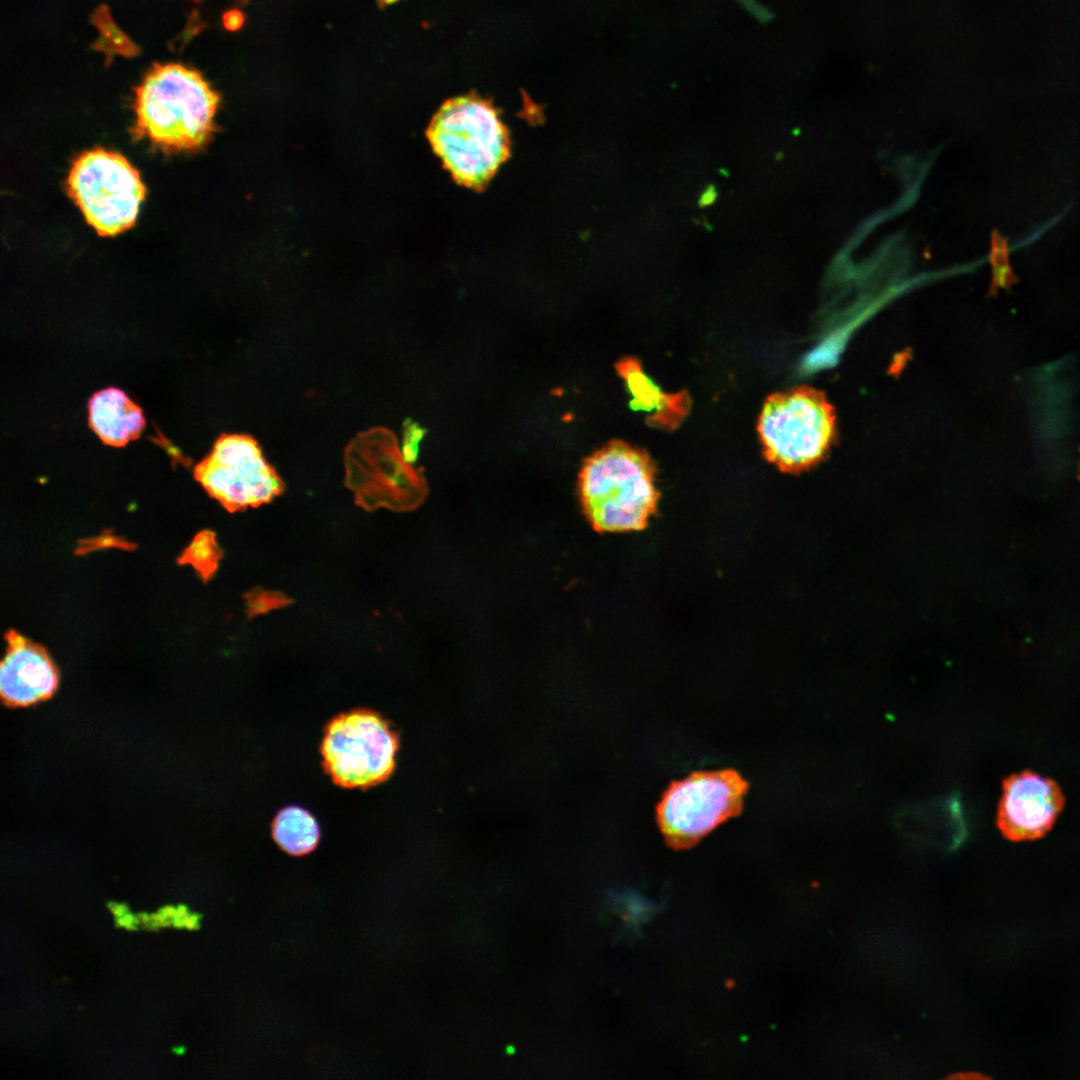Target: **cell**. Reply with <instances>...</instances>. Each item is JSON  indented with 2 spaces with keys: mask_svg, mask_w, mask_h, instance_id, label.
Segmentation results:
<instances>
[{
  "mask_svg": "<svg viewBox=\"0 0 1080 1080\" xmlns=\"http://www.w3.org/2000/svg\"><path fill=\"white\" fill-rule=\"evenodd\" d=\"M244 14L238 9H230L222 15V23L226 30L238 31L244 24Z\"/></svg>",
  "mask_w": 1080,
  "mask_h": 1080,
  "instance_id": "ffe728a7",
  "label": "cell"
},
{
  "mask_svg": "<svg viewBox=\"0 0 1080 1080\" xmlns=\"http://www.w3.org/2000/svg\"><path fill=\"white\" fill-rule=\"evenodd\" d=\"M5 641L0 666L2 703L8 708H26L50 699L60 678L46 649L15 630L5 633Z\"/></svg>",
  "mask_w": 1080,
  "mask_h": 1080,
  "instance_id": "8fae6325",
  "label": "cell"
},
{
  "mask_svg": "<svg viewBox=\"0 0 1080 1080\" xmlns=\"http://www.w3.org/2000/svg\"><path fill=\"white\" fill-rule=\"evenodd\" d=\"M107 907L114 917H122L129 912V907L125 903H118L114 901L107 902Z\"/></svg>",
  "mask_w": 1080,
  "mask_h": 1080,
  "instance_id": "7402d4cb",
  "label": "cell"
},
{
  "mask_svg": "<svg viewBox=\"0 0 1080 1080\" xmlns=\"http://www.w3.org/2000/svg\"><path fill=\"white\" fill-rule=\"evenodd\" d=\"M201 917H202V915H200L198 913L190 912L188 915H186L184 917L185 928L188 929V930H197V929H199Z\"/></svg>",
  "mask_w": 1080,
  "mask_h": 1080,
  "instance_id": "603a6c76",
  "label": "cell"
},
{
  "mask_svg": "<svg viewBox=\"0 0 1080 1080\" xmlns=\"http://www.w3.org/2000/svg\"><path fill=\"white\" fill-rule=\"evenodd\" d=\"M1063 804L1062 791L1055 781L1022 771L1003 782L997 824L1009 840H1034L1051 829Z\"/></svg>",
  "mask_w": 1080,
  "mask_h": 1080,
  "instance_id": "30bf717a",
  "label": "cell"
},
{
  "mask_svg": "<svg viewBox=\"0 0 1080 1080\" xmlns=\"http://www.w3.org/2000/svg\"><path fill=\"white\" fill-rule=\"evenodd\" d=\"M655 465L646 451L612 441L588 457L579 475L583 511L599 532L646 528L657 512Z\"/></svg>",
  "mask_w": 1080,
  "mask_h": 1080,
  "instance_id": "7a4b0ae2",
  "label": "cell"
},
{
  "mask_svg": "<svg viewBox=\"0 0 1080 1080\" xmlns=\"http://www.w3.org/2000/svg\"><path fill=\"white\" fill-rule=\"evenodd\" d=\"M287 602V598L280 593L264 590L250 591L246 596V606L250 615L264 613Z\"/></svg>",
  "mask_w": 1080,
  "mask_h": 1080,
  "instance_id": "ac0fdd59",
  "label": "cell"
},
{
  "mask_svg": "<svg viewBox=\"0 0 1080 1080\" xmlns=\"http://www.w3.org/2000/svg\"><path fill=\"white\" fill-rule=\"evenodd\" d=\"M424 436V430L416 423L405 424L401 451L404 458L413 464L418 455V443Z\"/></svg>",
  "mask_w": 1080,
  "mask_h": 1080,
  "instance_id": "d6986e66",
  "label": "cell"
},
{
  "mask_svg": "<svg viewBox=\"0 0 1080 1080\" xmlns=\"http://www.w3.org/2000/svg\"><path fill=\"white\" fill-rule=\"evenodd\" d=\"M272 837L277 845L292 856L311 853L320 840V829L314 816L300 806L281 809L272 822Z\"/></svg>",
  "mask_w": 1080,
  "mask_h": 1080,
  "instance_id": "4fadbf2b",
  "label": "cell"
},
{
  "mask_svg": "<svg viewBox=\"0 0 1080 1080\" xmlns=\"http://www.w3.org/2000/svg\"><path fill=\"white\" fill-rule=\"evenodd\" d=\"M139 923H140V920H139L138 916L136 914H133V913H130V912H128L127 914H125L122 917H116L115 918V924H116L117 927H123V928H125L127 930H131V931L137 930L138 929L137 925Z\"/></svg>",
  "mask_w": 1080,
  "mask_h": 1080,
  "instance_id": "44dd1931",
  "label": "cell"
},
{
  "mask_svg": "<svg viewBox=\"0 0 1080 1080\" xmlns=\"http://www.w3.org/2000/svg\"><path fill=\"white\" fill-rule=\"evenodd\" d=\"M219 101L196 70L155 63L135 89L134 135L168 154L199 151L216 131Z\"/></svg>",
  "mask_w": 1080,
  "mask_h": 1080,
  "instance_id": "6da1fadb",
  "label": "cell"
},
{
  "mask_svg": "<svg viewBox=\"0 0 1080 1080\" xmlns=\"http://www.w3.org/2000/svg\"><path fill=\"white\" fill-rule=\"evenodd\" d=\"M172 1051L174 1053H176L177 1055H182V1054L185 1053L186 1049H185L184 1046H177V1047H173Z\"/></svg>",
  "mask_w": 1080,
  "mask_h": 1080,
  "instance_id": "f546056e",
  "label": "cell"
},
{
  "mask_svg": "<svg viewBox=\"0 0 1080 1080\" xmlns=\"http://www.w3.org/2000/svg\"><path fill=\"white\" fill-rule=\"evenodd\" d=\"M87 408L90 428L108 446H126L140 437L146 425L142 408L119 388L95 392Z\"/></svg>",
  "mask_w": 1080,
  "mask_h": 1080,
  "instance_id": "7c38bea8",
  "label": "cell"
},
{
  "mask_svg": "<svg viewBox=\"0 0 1080 1080\" xmlns=\"http://www.w3.org/2000/svg\"><path fill=\"white\" fill-rule=\"evenodd\" d=\"M222 557L216 536L209 530L199 532L190 545L179 557L180 564L191 565L201 576L208 580L216 571Z\"/></svg>",
  "mask_w": 1080,
  "mask_h": 1080,
  "instance_id": "2e32d148",
  "label": "cell"
},
{
  "mask_svg": "<svg viewBox=\"0 0 1080 1080\" xmlns=\"http://www.w3.org/2000/svg\"><path fill=\"white\" fill-rule=\"evenodd\" d=\"M137 916L140 920V923L144 924V926L151 922L150 914H147L146 912H140L137 914Z\"/></svg>",
  "mask_w": 1080,
  "mask_h": 1080,
  "instance_id": "f1b7e54d",
  "label": "cell"
},
{
  "mask_svg": "<svg viewBox=\"0 0 1080 1080\" xmlns=\"http://www.w3.org/2000/svg\"><path fill=\"white\" fill-rule=\"evenodd\" d=\"M67 191L86 222L100 236H115L131 228L146 188L139 172L121 154L95 148L73 162Z\"/></svg>",
  "mask_w": 1080,
  "mask_h": 1080,
  "instance_id": "8992f818",
  "label": "cell"
},
{
  "mask_svg": "<svg viewBox=\"0 0 1080 1080\" xmlns=\"http://www.w3.org/2000/svg\"><path fill=\"white\" fill-rule=\"evenodd\" d=\"M991 244L990 260L993 272V288H1007L1015 281V276L1009 265L1006 241L997 233H994Z\"/></svg>",
  "mask_w": 1080,
  "mask_h": 1080,
  "instance_id": "e0dca14e",
  "label": "cell"
},
{
  "mask_svg": "<svg viewBox=\"0 0 1080 1080\" xmlns=\"http://www.w3.org/2000/svg\"><path fill=\"white\" fill-rule=\"evenodd\" d=\"M344 464L346 485L367 509L394 505L421 481L404 458L394 433L384 427L358 433L345 448Z\"/></svg>",
  "mask_w": 1080,
  "mask_h": 1080,
  "instance_id": "9c48e42d",
  "label": "cell"
},
{
  "mask_svg": "<svg viewBox=\"0 0 1080 1080\" xmlns=\"http://www.w3.org/2000/svg\"><path fill=\"white\" fill-rule=\"evenodd\" d=\"M189 913H190V911H189V909H188V907H187L186 905H184V904H179V905L177 906V916H180V917H183V918H184V917H185L186 915H188Z\"/></svg>",
  "mask_w": 1080,
  "mask_h": 1080,
  "instance_id": "83f0119b",
  "label": "cell"
},
{
  "mask_svg": "<svg viewBox=\"0 0 1080 1080\" xmlns=\"http://www.w3.org/2000/svg\"><path fill=\"white\" fill-rule=\"evenodd\" d=\"M715 197H716V192H715V190H714V189H713L712 187H710V188H709L708 190H706V191H705V192L703 193V195L701 196V198H700V204H701L702 206H706V205H709V204H711V203H712V202H713V201L715 200Z\"/></svg>",
  "mask_w": 1080,
  "mask_h": 1080,
  "instance_id": "d4e9b609",
  "label": "cell"
},
{
  "mask_svg": "<svg viewBox=\"0 0 1080 1080\" xmlns=\"http://www.w3.org/2000/svg\"><path fill=\"white\" fill-rule=\"evenodd\" d=\"M427 137L454 180L474 189L484 187L510 155L509 133L498 111L474 94L446 101Z\"/></svg>",
  "mask_w": 1080,
  "mask_h": 1080,
  "instance_id": "3957f363",
  "label": "cell"
},
{
  "mask_svg": "<svg viewBox=\"0 0 1080 1080\" xmlns=\"http://www.w3.org/2000/svg\"><path fill=\"white\" fill-rule=\"evenodd\" d=\"M617 369L634 395V403L646 410H657V421L666 423L664 415H667L669 425L672 426L673 417L670 415L674 414L679 419L685 414L687 399L682 394L666 395L659 391L643 374L638 362L625 359L618 364Z\"/></svg>",
  "mask_w": 1080,
  "mask_h": 1080,
  "instance_id": "5bb4252c",
  "label": "cell"
},
{
  "mask_svg": "<svg viewBox=\"0 0 1080 1080\" xmlns=\"http://www.w3.org/2000/svg\"><path fill=\"white\" fill-rule=\"evenodd\" d=\"M392 1H393V0H378V2H379V3H380V2H382V5H386V4H389V3H391Z\"/></svg>",
  "mask_w": 1080,
  "mask_h": 1080,
  "instance_id": "4dcf8cb0",
  "label": "cell"
},
{
  "mask_svg": "<svg viewBox=\"0 0 1080 1080\" xmlns=\"http://www.w3.org/2000/svg\"><path fill=\"white\" fill-rule=\"evenodd\" d=\"M92 22L100 32L99 38L93 44L95 50L104 52L108 57H134L139 54V47L118 28L107 6L101 5L95 10Z\"/></svg>",
  "mask_w": 1080,
  "mask_h": 1080,
  "instance_id": "9a60e30c",
  "label": "cell"
},
{
  "mask_svg": "<svg viewBox=\"0 0 1080 1080\" xmlns=\"http://www.w3.org/2000/svg\"><path fill=\"white\" fill-rule=\"evenodd\" d=\"M205 491L230 512L272 501L284 484L266 460L258 441L248 434H221L193 470Z\"/></svg>",
  "mask_w": 1080,
  "mask_h": 1080,
  "instance_id": "ba28073f",
  "label": "cell"
},
{
  "mask_svg": "<svg viewBox=\"0 0 1080 1080\" xmlns=\"http://www.w3.org/2000/svg\"><path fill=\"white\" fill-rule=\"evenodd\" d=\"M758 433L766 459L797 473L821 462L837 438L836 415L825 394L801 386L765 401Z\"/></svg>",
  "mask_w": 1080,
  "mask_h": 1080,
  "instance_id": "277c9868",
  "label": "cell"
},
{
  "mask_svg": "<svg viewBox=\"0 0 1080 1080\" xmlns=\"http://www.w3.org/2000/svg\"><path fill=\"white\" fill-rule=\"evenodd\" d=\"M397 749V735L381 715L354 709L327 724L321 754L324 769L335 784L366 789L390 776Z\"/></svg>",
  "mask_w": 1080,
  "mask_h": 1080,
  "instance_id": "52a82bcc",
  "label": "cell"
},
{
  "mask_svg": "<svg viewBox=\"0 0 1080 1080\" xmlns=\"http://www.w3.org/2000/svg\"><path fill=\"white\" fill-rule=\"evenodd\" d=\"M749 783L734 769L696 771L673 781L656 807V820L674 849L696 845L728 819L739 815Z\"/></svg>",
  "mask_w": 1080,
  "mask_h": 1080,
  "instance_id": "5b68a950",
  "label": "cell"
},
{
  "mask_svg": "<svg viewBox=\"0 0 1080 1080\" xmlns=\"http://www.w3.org/2000/svg\"><path fill=\"white\" fill-rule=\"evenodd\" d=\"M158 911L169 919H172L177 915V907L173 905L163 906Z\"/></svg>",
  "mask_w": 1080,
  "mask_h": 1080,
  "instance_id": "484cf974",
  "label": "cell"
},
{
  "mask_svg": "<svg viewBox=\"0 0 1080 1080\" xmlns=\"http://www.w3.org/2000/svg\"><path fill=\"white\" fill-rule=\"evenodd\" d=\"M171 924L173 927L181 929L185 927V920L183 917L176 915L174 918L171 919Z\"/></svg>",
  "mask_w": 1080,
  "mask_h": 1080,
  "instance_id": "4316f807",
  "label": "cell"
},
{
  "mask_svg": "<svg viewBox=\"0 0 1080 1080\" xmlns=\"http://www.w3.org/2000/svg\"><path fill=\"white\" fill-rule=\"evenodd\" d=\"M983 1078L985 1079L986 1077L981 1075V1074L974 1073V1072H957V1073L950 1074L947 1077H945V1079H947V1080H967V1079L969 1080V1079H983Z\"/></svg>",
  "mask_w": 1080,
  "mask_h": 1080,
  "instance_id": "cb8c5ba5",
  "label": "cell"
}]
</instances>
